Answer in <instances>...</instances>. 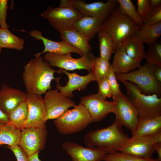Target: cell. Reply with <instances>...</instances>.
Listing matches in <instances>:
<instances>
[{
    "mask_svg": "<svg viewBox=\"0 0 161 161\" xmlns=\"http://www.w3.org/2000/svg\"><path fill=\"white\" fill-rule=\"evenodd\" d=\"M23 67V81L27 93L41 95L51 89V83L56 72L41 55H34Z\"/></svg>",
    "mask_w": 161,
    "mask_h": 161,
    "instance_id": "1",
    "label": "cell"
},
{
    "mask_svg": "<svg viewBox=\"0 0 161 161\" xmlns=\"http://www.w3.org/2000/svg\"><path fill=\"white\" fill-rule=\"evenodd\" d=\"M122 127L114 121L106 127L90 132L85 136L84 144L86 146L98 148L107 154L119 151L129 138Z\"/></svg>",
    "mask_w": 161,
    "mask_h": 161,
    "instance_id": "2",
    "label": "cell"
},
{
    "mask_svg": "<svg viewBox=\"0 0 161 161\" xmlns=\"http://www.w3.org/2000/svg\"><path fill=\"white\" fill-rule=\"evenodd\" d=\"M126 89V97L135 108L139 118L151 119L161 115V97L156 94L146 95L134 83L121 81Z\"/></svg>",
    "mask_w": 161,
    "mask_h": 161,
    "instance_id": "3",
    "label": "cell"
},
{
    "mask_svg": "<svg viewBox=\"0 0 161 161\" xmlns=\"http://www.w3.org/2000/svg\"><path fill=\"white\" fill-rule=\"evenodd\" d=\"M130 17L122 13L118 4L110 15L102 24L99 32L111 33L114 40L113 53L126 38L135 35L140 28Z\"/></svg>",
    "mask_w": 161,
    "mask_h": 161,
    "instance_id": "4",
    "label": "cell"
},
{
    "mask_svg": "<svg viewBox=\"0 0 161 161\" xmlns=\"http://www.w3.org/2000/svg\"><path fill=\"white\" fill-rule=\"evenodd\" d=\"M159 66L148 63H144L137 69L129 73L115 74L120 81L126 80L134 83L146 95H161V83L155 78L153 73Z\"/></svg>",
    "mask_w": 161,
    "mask_h": 161,
    "instance_id": "5",
    "label": "cell"
},
{
    "mask_svg": "<svg viewBox=\"0 0 161 161\" xmlns=\"http://www.w3.org/2000/svg\"><path fill=\"white\" fill-rule=\"evenodd\" d=\"M55 125L61 134H67L80 131L92 121L85 108L79 103L72 109H68L54 120Z\"/></svg>",
    "mask_w": 161,
    "mask_h": 161,
    "instance_id": "6",
    "label": "cell"
},
{
    "mask_svg": "<svg viewBox=\"0 0 161 161\" xmlns=\"http://www.w3.org/2000/svg\"><path fill=\"white\" fill-rule=\"evenodd\" d=\"M82 16L72 6L57 7L49 6L41 14L59 32L72 28L76 20Z\"/></svg>",
    "mask_w": 161,
    "mask_h": 161,
    "instance_id": "7",
    "label": "cell"
},
{
    "mask_svg": "<svg viewBox=\"0 0 161 161\" xmlns=\"http://www.w3.org/2000/svg\"><path fill=\"white\" fill-rule=\"evenodd\" d=\"M92 52L84 53L80 58H73L71 53L61 55L52 52H46L43 58L51 66L58 67L66 71L84 69L91 70L92 63L95 58Z\"/></svg>",
    "mask_w": 161,
    "mask_h": 161,
    "instance_id": "8",
    "label": "cell"
},
{
    "mask_svg": "<svg viewBox=\"0 0 161 161\" xmlns=\"http://www.w3.org/2000/svg\"><path fill=\"white\" fill-rule=\"evenodd\" d=\"M161 143V132L148 136L129 138L119 151L134 156L150 159L154 151L156 143Z\"/></svg>",
    "mask_w": 161,
    "mask_h": 161,
    "instance_id": "9",
    "label": "cell"
},
{
    "mask_svg": "<svg viewBox=\"0 0 161 161\" xmlns=\"http://www.w3.org/2000/svg\"><path fill=\"white\" fill-rule=\"evenodd\" d=\"M47 135V127H31L21 130L19 146L30 157L45 148Z\"/></svg>",
    "mask_w": 161,
    "mask_h": 161,
    "instance_id": "10",
    "label": "cell"
},
{
    "mask_svg": "<svg viewBox=\"0 0 161 161\" xmlns=\"http://www.w3.org/2000/svg\"><path fill=\"white\" fill-rule=\"evenodd\" d=\"M71 5L83 16L98 19L103 22L110 15L118 5L116 0H108L104 3L98 1L86 3L83 0H71Z\"/></svg>",
    "mask_w": 161,
    "mask_h": 161,
    "instance_id": "11",
    "label": "cell"
},
{
    "mask_svg": "<svg viewBox=\"0 0 161 161\" xmlns=\"http://www.w3.org/2000/svg\"><path fill=\"white\" fill-rule=\"evenodd\" d=\"M113 101L115 104L113 113L116 116L115 121L126 128L132 134L139 118L137 111L124 94L113 99Z\"/></svg>",
    "mask_w": 161,
    "mask_h": 161,
    "instance_id": "12",
    "label": "cell"
},
{
    "mask_svg": "<svg viewBox=\"0 0 161 161\" xmlns=\"http://www.w3.org/2000/svg\"><path fill=\"white\" fill-rule=\"evenodd\" d=\"M79 103L86 109L93 122H100L108 114L113 113L115 102L106 100L98 92L82 97Z\"/></svg>",
    "mask_w": 161,
    "mask_h": 161,
    "instance_id": "13",
    "label": "cell"
},
{
    "mask_svg": "<svg viewBox=\"0 0 161 161\" xmlns=\"http://www.w3.org/2000/svg\"><path fill=\"white\" fill-rule=\"evenodd\" d=\"M43 99L47 120L57 119L69 108L76 105L74 101L56 89L48 90L45 94Z\"/></svg>",
    "mask_w": 161,
    "mask_h": 161,
    "instance_id": "14",
    "label": "cell"
},
{
    "mask_svg": "<svg viewBox=\"0 0 161 161\" xmlns=\"http://www.w3.org/2000/svg\"><path fill=\"white\" fill-rule=\"evenodd\" d=\"M26 102L28 116L24 128L46 127L47 114L43 98L41 95L27 93Z\"/></svg>",
    "mask_w": 161,
    "mask_h": 161,
    "instance_id": "15",
    "label": "cell"
},
{
    "mask_svg": "<svg viewBox=\"0 0 161 161\" xmlns=\"http://www.w3.org/2000/svg\"><path fill=\"white\" fill-rule=\"evenodd\" d=\"M88 72L87 75L80 76L76 72L71 73L64 69L59 68L56 70V72L65 74L68 77V81L65 86H62L59 83L61 77L55 78V80L56 83V89L64 95L69 98H72L74 91L84 90L90 82L96 81L95 77L91 71Z\"/></svg>",
    "mask_w": 161,
    "mask_h": 161,
    "instance_id": "16",
    "label": "cell"
},
{
    "mask_svg": "<svg viewBox=\"0 0 161 161\" xmlns=\"http://www.w3.org/2000/svg\"><path fill=\"white\" fill-rule=\"evenodd\" d=\"M62 148L71 157L72 161H102L107 154L95 147H84L76 143L66 142Z\"/></svg>",
    "mask_w": 161,
    "mask_h": 161,
    "instance_id": "17",
    "label": "cell"
},
{
    "mask_svg": "<svg viewBox=\"0 0 161 161\" xmlns=\"http://www.w3.org/2000/svg\"><path fill=\"white\" fill-rule=\"evenodd\" d=\"M29 33L31 37L36 40L42 41L44 46V50L35 54V55H41L44 53L49 52L61 55L74 52L79 54L81 56L83 54L81 51L64 41H55L45 38L43 35L41 31L33 29Z\"/></svg>",
    "mask_w": 161,
    "mask_h": 161,
    "instance_id": "18",
    "label": "cell"
},
{
    "mask_svg": "<svg viewBox=\"0 0 161 161\" xmlns=\"http://www.w3.org/2000/svg\"><path fill=\"white\" fill-rule=\"evenodd\" d=\"M27 94L5 83L0 89V109L7 114L27 99Z\"/></svg>",
    "mask_w": 161,
    "mask_h": 161,
    "instance_id": "19",
    "label": "cell"
},
{
    "mask_svg": "<svg viewBox=\"0 0 161 161\" xmlns=\"http://www.w3.org/2000/svg\"><path fill=\"white\" fill-rule=\"evenodd\" d=\"M111 66L115 74H119L129 73L138 69L141 64L129 57L120 45L115 52Z\"/></svg>",
    "mask_w": 161,
    "mask_h": 161,
    "instance_id": "20",
    "label": "cell"
},
{
    "mask_svg": "<svg viewBox=\"0 0 161 161\" xmlns=\"http://www.w3.org/2000/svg\"><path fill=\"white\" fill-rule=\"evenodd\" d=\"M103 23L96 18L82 16L75 22L72 28L84 35L89 41L98 33Z\"/></svg>",
    "mask_w": 161,
    "mask_h": 161,
    "instance_id": "21",
    "label": "cell"
},
{
    "mask_svg": "<svg viewBox=\"0 0 161 161\" xmlns=\"http://www.w3.org/2000/svg\"><path fill=\"white\" fill-rule=\"evenodd\" d=\"M61 38L83 53L92 52L93 48L86 37L72 28L59 32Z\"/></svg>",
    "mask_w": 161,
    "mask_h": 161,
    "instance_id": "22",
    "label": "cell"
},
{
    "mask_svg": "<svg viewBox=\"0 0 161 161\" xmlns=\"http://www.w3.org/2000/svg\"><path fill=\"white\" fill-rule=\"evenodd\" d=\"M161 132V115L151 119H138L132 137L148 136Z\"/></svg>",
    "mask_w": 161,
    "mask_h": 161,
    "instance_id": "23",
    "label": "cell"
},
{
    "mask_svg": "<svg viewBox=\"0 0 161 161\" xmlns=\"http://www.w3.org/2000/svg\"><path fill=\"white\" fill-rule=\"evenodd\" d=\"M121 45L127 55L136 62L141 63L145 58V51L143 43L135 35L126 38Z\"/></svg>",
    "mask_w": 161,
    "mask_h": 161,
    "instance_id": "24",
    "label": "cell"
},
{
    "mask_svg": "<svg viewBox=\"0 0 161 161\" xmlns=\"http://www.w3.org/2000/svg\"><path fill=\"white\" fill-rule=\"evenodd\" d=\"M135 35L143 43L149 45L160 39L161 22L152 25L144 24Z\"/></svg>",
    "mask_w": 161,
    "mask_h": 161,
    "instance_id": "25",
    "label": "cell"
},
{
    "mask_svg": "<svg viewBox=\"0 0 161 161\" xmlns=\"http://www.w3.org/2000/svg\"><path fill=\"white\" fill-rule=\"evenodd\" d=\"M21 130L9 123L0 127V146L19 145Z\"/></svg>",
    "mask_w": 161,
    "mask_h": 161,
    "instance_id": "26",
    "label": "cell"
},
{
    "mask_svg": "<svg viewBox=\"0 0 161 161\" xmlns=\"http://www.w3.org/2000/svg\"><path fill=\"white\" fill-rule=\"evenodd\" d=\"M8 123L21 130L28 116V110L26 100L20 103L7 114Z\"/></svg>",
    "mask_w": 161,
    "mask_h": 161,
    "instance_id": "27",
    "label": "cell"
},
{
    "mask_svg": "<svg viewBox=\"0 0 161 161\" xmlns=\"http://www.w3.org/2000/svg\"><path fill=\"white\" fill-rule=\"evenodd\" d=\"M25 41L24 39L11 32L8 28L0 27V47L22 51L24 48Z\"/></svg>",
    "mask_w": 161,
    "mask_h": 161,
    "instance_id": "28",
    "label": "cell"
},
{
    "mask_svg": "<svg viewBox=\"0 0 161 161\" xmlns=\"http://www.w3.org/2000/svg\"><path fill=\"white\" fill-rule=\"evenodd\" d=\"M111 64L100 57H95L92 63L91 71L98 83L108 77Z\"/></svg>",
    "mask_w": 161,
    "mask_h": 161,
    "instance_id": "29",
    "label": "cell"
},
{
    "mask_svg": "<svg viewBox=\"0 0 161 161\" xmlns=\"http://www.w3.org/2000/svg\"><path fill=\"white\" fill-rule=\"evenodd\" d=\"M100 57L109 61L113 53L114 40L110 33L100 32L98 33Z\"/></svg>",
    "mask_w": 161,
    "mask_h": 161,
    "instance_id": "30",
    "label": "cell"
},
{
    "mask_svg": "<svg viewBox=\"0 0 161 161\" xmlns=\"http://www.w3.org/2000/svg\"><path fill=\"white\" fill-rule=\"evenodd\" d=\"M120 12L131 18L138 25L141 26L144 23L137 13L135 7L131 0H116Z\"/></svg>",
    "mask_w": 161,
    "mask_h": 161,
    "instance_id": "31",
    "label": "cell"
},
{
    "mask_svg": "<svg viewBox=\"0 0 161 161\" xmlns=\"http://www.w3.org/2000/svg\"><path fill=\"white\" fill-rule=\"evenodd\" d=\"M145 52L147 62L161 66V42L160 39L150 45Z\"/></svg>",
    "mask_w": 161,
    "mask_h": 161,
    "instance_id": "32",
    "label": "cell"
},
{
    "mask_svg": "<svg viewBox=\"0 0 161 161\" xmlns=\"http://www.w3.org/2000/svg\"><path fill=\"white\" fill-rule=\"evenodd\" d=\"M104 161H158L157 159H147L120 151L107 154Z\"/></svg>",
    "mask_w": 161,
    "mask_h": 161,
    "instance_id": "33",
    "label": "cell"
},
{
    "mask_svg": "<svg viewBox=\"0 0 161 161\" xmlns=\"http://www.w3.org/2000/svg\"><path fill=\"white\" fill-rule=\"evenodd\" d=\"M107 79L110 87L113 99L123 95L120 90L119 84L117 79L115 72L111 66Z\"/></svg>",
    "mask_w": 161,
    "mask_h": 161,
    "instance_id": "34",
    "label": "cell"
},
{
    "mask_svg": "<svg viewBox=\"0 0 161 161\" xmlns=\"http://www.w3.org/2000/svg\"><path fill=\"white\" fill-rule=\"evenodd\" d=\"M161 22V6L151 9L144 21L145 24L152 25Z\"/></svg>",
    "mask_w": 161,
    "mask_h": 161,
    "instance_id": "35",
    "label": "cell"
},
{
    "mask_svg": "<svg viewBox=\"0 0 161 161\" xmlns=\"http://www.w3.org/2000/svg\"><path fill=\"white\" fill-rule=\"evenodd\" d=\"M137 12L140 18L143 21L151 10L148 0H137Z\"/></svg>",
    "mask_w": 161,
    "mask_h": 161,
    "instance_id": "36",
    "label": "cell"
},
{
    "mask_svg": "<svg viewBox=\"0 0 161 161\" xmlns=\"http://www.w3.org/2000/svg\"><path fill=\"white\" fill-rule=\"evenodd\" d=\"M8 0H0V26L2 28H8L9 25L6 22Z\"/></svg>",
    "mask_w": 161,
    "mask_h": 161,
    "instance_id": "37",
    "label": "cell"
},
{
    "mask_svg": "<svg viewBox=\"0 0 161 161\" xmlns=\"http://www.w3.org/2000/svg\"><path fill=\"white\" fill-rule=\"evenodd\" d=\"M99 90L98 93L103 98L106 99V97L112 96V90L109 84L107 78L98 83Z\"/></svg>",
    "mask_w": 161,
    "mask_h": 161,
    "instance_id": "38",
    "label": "cell"
},
{
    "mask_svg": "<svg viewBox=\"0 0 161 161\" xmlns=\"http://www.w3.org/2000/svg\"><path fill=\"white\" fill-rule=\"evenodd\" d=\"M5 147L9 148L13 152L17 161H27V157L19 145L15 146L7 145Z\"/></svg>",
    "mask_w": 161,
    "mask_h": 161,
    "instance_id": "39",
    "label": "cell"
},
{
    "mask_svg": "<svg viewBox=\"0 0 161 161\" xmlns=\"http://www.w3.org/2000/svg\"><path fill=\"white\" fill-rule=\"evenodd\" d=\"M8 123L7 115L0 109V127Z\"/></svg>",
    "mask_w": 161,
    "mask_h": 161,
    "instance_id": "40",
    "label": "cell"
},
{
    "mask_svg": "<svg viewBox=\"0 0 161 161\" xmlns=\"http://www.w3.org/2000/svg\"><path fill=\"white\" fill-rule=\"evenodd\" d=\"M153 75L155 79L161 83V66H159L155 69Z\"/></svg>",
    "mask_w": 161,
    "mask_h": 161,
    "instance_id": "41",
    "label": "cell"
},
{
    "mask_svg": "<svg viewBox=\"0 0 161 161\" xmlns=\"http://www.w3.org/2000/svg\"><path fill=\"white\" fill-rule=\"evenodd\" d=\"M151 9L161 6V0H148Z\"/></svg>",
    "mask_w": 161,
    "mask_h": 161,
    "instance_id": "42",
    "label": "cell"
},
{
    "mask_svg": "<svg viewBox=\"0 0 161 161\" xmlns=\"http://www.w3.org/2000/svg\"><path fill=\"white\" fill-rule=\"evenodd\" d=\"M155 150L158 154V157L157 159V160L158 161H161V143L155 144Z\"/></svg>",
    "mask_w": 161,
    "mask_h": 161,
    "instance_id": "43",
    "label": "cell"
},
{
    "mask_svg": "<svg viewBox=\"0 0 161 161\" xmlns=\"http://www.w3.org/2000/svg\"><path fill=\"white\" fill-rule=\"evenodd\" d=\"M38 151L33 155L27 157V161H41L39 158V153Z\"/></svg>",
    "mask_w": 161,
    "mask_h": 161,
    "instance_id": "44",
    "label": "cell"
},
{
    "mask_svg": "<svg viewBox=\"0 0 161 161\" xmlns=\"http://www.w3.org/2000/svg\"><path fill=\"white\" fill-rule=\"evenodd\" d=\"M1 49H2L1 48V47H0V53H1Z\"/></svg>",
    "mask_w": 161,
    "mask_h": 161,
    "instance_id": "45",
    "label": "cell"
}]
</instances>
